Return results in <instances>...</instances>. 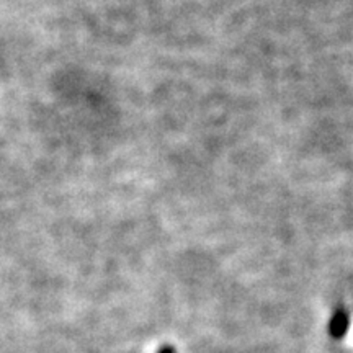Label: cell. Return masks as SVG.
<instances>
[{
  "label": "cell",
  "mask_w": 353,
  "mask_h": 353,
  "mask_svg": "<svg viewBox=\"0 0 353 353\" xmlns=\"http://www.w3.org/2000/svg\"><path fill=\"white\" fill-rule=\"evenodd\" d=\"M347 327H348V316L343 311L337 312V314L334 316L332 322H330V332H332L334 337H342V335L347 332Z\"/></svg>",
  "instance_id": "cell-1"
},
{
  "label": "cell",
  "mask_w": 353,
  "mask_h": 353,
  "mask_svg": "<svg viewBox=\"0 0 353 353\" xmlns=\"http://www.w3.org/2000/svg\"><path fill=\"white\" fill-rule=\"evenodd\" d=\"M157 353H175V348L172 345H164Z\"/></svg>",
  "instance_id": "cell-2"
}]
</instances>
